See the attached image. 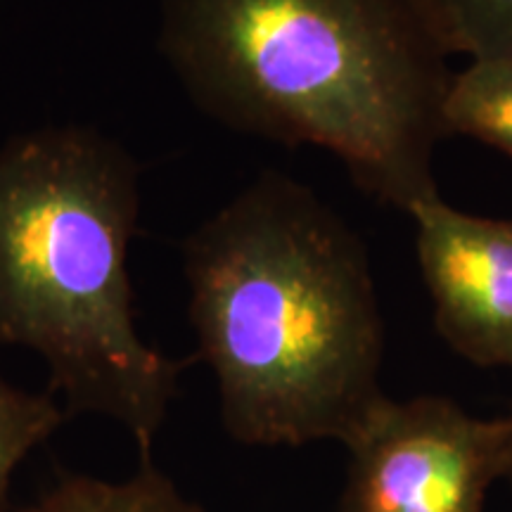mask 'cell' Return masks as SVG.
I'll return each mask as SVG.
<instances>
[{
  "mask_svg": "<svg viewBox=\"0 0 512 512\" xmlns=\"http://www.w3.org/2000/svg\"><path fill=\"white\" fill-rule=\"evenodd\" d=\"M183 271L230 439L344 444L384 396L366 245L309 185L264 171L183 242Z\"/></svg>",
  "mask_w": 512,
  "mask_h": 512,
  "instance_id": "cell-1",
  "label": "cell"
},
{
  "mask_svg": "<svg viewBox=\"0 0 512 512\" xmlns=\"http://www.w3.org/2000/svg\"><path fill=\"white\" fill-rule=\"evenodd\" d=\"M159 50L219 124L328 150L406 214L439 195L453 72L413 0H164Z\"/></svg>",
  "mask_w": 512,
  "mask_h": 512,
  "instance_id": "cell-2",
  "label": "cell"
},
{
  "mask_svg": "<svg viewBox=\"0 0 512 512\" xmlns=\"http://www.w3.org/2000/svg\"><path fill=\"white\" fill-rule=\"evenodd\" d=\"M138 214V162L91 126L34 128L0 147V347L41 356L67 418L117 422L145 460L188 361L138 330Z\"/></svg>",
  "mask_w": 512,
  "mask_h": 512,
  "instance_id": "cell-3",
  "label": "cell"
},
{
  "mask_svg": "<svg viewBox=\"0 0 512 512\" xmlns=\"http://www.w3.org/2000/svg\"><path fill=\"white\" fill-rule=\"evenodd\" d=\"M342 446L339 512H484L508 475L512 418H477L446 396L384 394Z\"/></svg>",
  "mask_w": 512,
  "mask_h": 512,
  "instance_id": "cell-4",
  "label": "cell"
},
{
  "mask_svg": "<svg viewBox=\"0 0 512 512\" xmlns=\"http://www.w3.org/2000/svg\"><path fill=\"white\" fill-rule=\"evenodd\" d=\"M408 214L441 339L475 366L512 370V219L465 214L439 195Z\"/></svg>",
  "mask_w": 512,
  "mask_h": 512,
  "instance_id": "cell-5",
  "label": "cell"
},
{
  "mask_svg": "<svg viewBox=\"0 0 512 512\" xmlns=\"http://www.w3.org/2000/svg\"><path fill=\"white\" fill-rule=\"evenodd\" d=\"M24 512H209L166 477L152 458L124 479L62 472Z\"/></svg>",
  "mask_w": 512,
  "mask_h": 512,
  "instance_id": "cell-6",
  "label": "cell"
},
{
  "mask_svg": "<svg viewBox=\"0 0 512 512\" xmlns=\"http://www.w3.org/2000/svg\"><path fill=\"white\" fill-rule=\"evenodd\" d=\"M444 124L448 136L477 138L512 159V57L475 60L453 74Z\"/></svg>",
  "mask_w": 512,
  "mask_h": 512,
  "instance_id": "cell-7",
  "label": "cell"
},
{
  "mask_svg": "<svg viewBox=\"0 0 512 512\" xmlns=\"http://www.w3.org/2000/svg\"><path fill=\"white\" fill-rule=\"evenodd\" d=\"M448 55L512 57V0H413Z\"/></svg>",
  "mask_w": 512,
  "mask_h": 512,
  "instance_id": "cell-8",
  "label": "cell"
},
{
  "mask_svg": "<svg viewBox=\"0 0 512 512\" xmlns=\"http://www.w3.org/2000/svg\"><path fill=\"white\" fill-rule=\"evenodd\" d=\"M67 420L62 403L48 392H27L0 373V512H10L12 479L19 465L46 444Z\"/></svg>",
  "mask_w": 512,
  "mask_h": 512,
  "instance_id": "cell-9",
  "label": "cell"
},
{
  "mask_svg": "<svg viewBox=\"0 0 512 512\" xmlns=\"http://www.w3.org/2000/svg\"><path fill=\"white\" fill-rule=\"evenodd\" d=\"M510 418H512V413H510ZM505 482H508V484L512 486V458H510V467H508V475H505Z\"/></svg>",
  "mask_w": 512,
  "mask_h": 512,
  "instance_id": "cell-10",
  "label": "cell"
}]
</instances>
